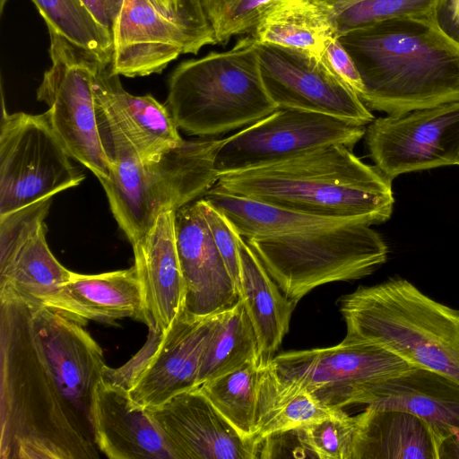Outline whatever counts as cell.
Segmentation results:
<instances>
[{
  "label": "cell",
  "instance_id": "1",
  "mask_svg": "<svg viewBox=\"0 0 459 459\" xmlns=\"http://www.w3.org/2000/svg\"><path fill=\"white\" fill-rule=\"evenodd\" d=\"M85 324L0 290V459H94L105 368Z\"/></svg>",
  "mask_w": 459,
  "mask_h": 459
},
{
  "label": "cell",
  "instance_id": "2",
  "mask_svg": "<svg viewBox=\"0 0 459 459\" xmlns=\"http://www.w3.org/2000/svg\"><path fill=\"white\" fill-rule=\"evenodd\" d=\"M369 109L403 115L459 100V42L437 14L388 20L339 35Z\"/></svg>",
  "mask_w": 459,
  "mask_h": 459
},
{
  "label": "cell",
  "instance_id": "3",
  "mask_svg": "<svg viewBox=\"0 0 459 459\" xmlns=\"http://www.w3.org/2000/svg\"><path fill=\"white\" fill-rule=\"evenodd\" d=\"M392 179L342 144L310 150L268 165L221 175L225 191L316 216L364 224L388 220Z\"/></svg>",
  "mask_w": 459,
  "mask_h": 459
},
{
  "label": "cell",
  "instance_id": "4",
  "mask_svg": "<svg viewBox=\"0 0 459 459\" xmlns=\"http://www.w3.org/2000/svg\"><path fill=\"white\" fill-rule=\"evenodd\" d=\"M94 94L99 133L111 167L100 182L115 220L133 245L162 211H177L217 184L215 160L225 138L183 139L158 161L144 164L108 105Z\"/></svg>",
  "mask_w": 459,
  "mask_h": 459
},
{
  "label": "cell",
  "instance_id": "5",
  "mask_svg": "<svg viewBox=\"0 0 459 459\" xmlns=\"http://www.w3.org/2000/svg\"><path fill=\"white\" fill-rule=\"evenodd\" d=\"M339 309L348 342L376 343L414 367L459 382V309L394 277L343 295Z\"/></svg>",
  "mask_w": 459,
  "mask_h": 459
},
{
  "label": "cell",
  "instance_id": "6",
  "mask_svg": "<svg viewBox=\"0 0 459 459\" xmlns=\"http://www.w3.org/2000/svg\"><path fill=\"white\" fill-rule=\"evenodd\" d=\"M167 107L179 129L198 137L246 127L276 110L262 81L255 39L180 63L168 81Z\"/></svg>",
  "mask_w": 459,
  "mask_h": 459
},
{
  "label": "cell",
  "instance_id": "7",
  "mask_svg": "<svg viewBox=\"0 0 459 459\" xmlns=\"http://www.w3.org/2000/svg\"><path fill=\"white\" fill-rule=\"evenodd\" d=\"M245 239L295 305L316 287L371 274L388 255L381 236L364 223Z\"/></svg>",
  "mask_w": 459,
  "mask_h": 459
},
{
  "label": "cell",
  "instance_id": "8",
  "mask_svg": "<svg viewBox=\"0 0 459 459\" xmlns=\"http://www.w3.org/2000/svg\"><path fill=\"white\" fill-rule=\"evenodd\" d=\"M45 113H7L0 125V216L80 185L85 178Z\"/></svg>",
  "mask_w": 459,
  "mask_h": 459
},
{
  "label": "cell",
  "instance_id": "9",
  "mask_svg": "<svg viewBox=\"0 0 459 459\" xmlns=\"http://www.w3.org/2000/svg\"><path fill=\"white\" fill-rule=\"evenodd\" d=\"M51 66L37 89V100L69 155L100 180L109 176L96 116L93 89L97 68L103 65L65 39L49 34Z\"/></svg>",
  "mask_w": 459,
  "mask_h": 459
},
{
  "label": "cell",
  "instance_id": "10",
  "mask_svg": "<svg viewBox=\"0 0 459 459\" xmlns=\"http://www.w3.org/2000/svg\"><path fill=\"white\" fill-rule=\"evenodd\" d=\"M269 364L281 378L304 386L324 405L338 409L368 404L377 383L414 367L376 343L345 340L327 348L284 351Z\"/></svg>",
  "mask_w": 459,
  "mask_h": 459
},
{
  "label": "cell",
  "instance_id": "11",
  "mask_svg": "<svg viewBox=\"0 0 459 459\" xmlns=\"http://www.w3.org/2000/svg\"><path fill=\"white\" fill-rule=\"evenodd\" d=\"M365 133V126L341 117L278 108L226 137L217 153L215 168L221 176L268 165L331 144L352 149Z\"/></svg>",
  "mask_w": 459,
  "mask_h": 459
},
{
  "label": "cell",
  "instance_id": "12",
  "mask_svg": "<svg viewBox=\"0 0 459 459\" xmlns=\"http://www.w3.org/2000/svg\"><path fill=\"white\" fill-rule=\"evenodd\" d=\"M366 143L375 166L400 174L459 164V100L374 119Z\"/></svg>",
  "mask_w": 459,
  "mask_h": 459
},
{
  "label": "cell",
  "instance_id": "13",
  "mask_svg": "<svg viewBox=\"0 0 459 459\" xmlns=\"http://www.w3.org/2000/svg\"><path fill=\"white\" fill-rule=\"evenodd\" d=\"M260 74L277 108L318 112L370 124L374 116L359 96L330 68L324 56L257 42Z\"/></svg>",
  "mask_w": 459,
  "mask_h": 459
},
{
  "label": "cell",
  "instance_id": "14",
  "mask_svg": "<svg viewBox=\"0 0 459 459\" xmlns=\"http://www.w3.org/2000/svg\"><path fill=\"white\" fill-rule=\"evenodd\" d=\"M51 204L52 197L0 216V290L39 301L71 279L47 243Z\"/></svg>",
  "mask_w": 459,
  "mask_h": 459
},
{
  "label": "cell",
  "instance_id": "15",
  "mask_svg": "<svg viewBox=\"0 0 459 459\" xmlns=\"http://www.w3.org/2000/svg\"><path fill=\"white\" fill-rule=\"evenodd\" d=\"M111 36L110 70L131 78L159 74L180 55H195L204 47L146 0H123Z\"/></svg>",
  "mask_w": 459,
  "mask_h": 459
},
{
  "label": "cell",
  "instance_id": "16",
  "mask_svg": "<svg viewBox=\"0 0 459 459\" xmlns=\"http://www.w3.org/2000/svg\"><path fill=\"white\" fill-rule=\"evenodd\" d=\"M146 411L176 459L257 458L199 387Z\"/></svg>",
  "mask_w": 459,
  "mask_h": 459
},
{
  "label": "cell",
  "instance_id": "17",
  "mask_svg": "<svg viewBox=\"0 0 459 459\" xmlns=\"http://www.w3.org/2000/svg\"><path fill=\"white\" fill-rule=\"evenodd\" d=\"M217 313L195 316L185 310L161 333L154 352L128 387L136 404L150 409L199 387L201 358Z\"/></svg>",
  "mask_w": 459,
  "mask_h": 459
},
{
  "label": "cell",
  "instance_id": "18",
  "mask_svg": "<svg viewBox=\"0 0 459 459\" xmlns=\"http://www.w3.org/2000/svg\"><path fill=\"white\" fill-rule=\"evenodd\" d=\"M178 258L186 282V311L207 316L238 300V291L196 201L176 211Z\"/></svg>",
  "mask_w": 459,
  "mask_h": 459
},
{
  "label": "cell",
  "instance_id": "19",
  "mask_svg": "<svg viewBox=\"0 0 459 459\" xmlns=\"http://www.w3.org/2000/svg\"><path fill=\"white\" fill-rule=\"evenodd\" d=\"M175 213L162 211L146 234L132 245L144 324L159 333L186 310V288L177 249Z\"/></svg>",
  "mask_w": 459,
  "mask_h": 459
},
{
  "label": "cell",
  "instance_id": "20",
  "mask_svg": "<svg viewBox=\"0 0 459 459\" xmlns=\"http://www.w3.org/2000/svg\"><path fill=\"white\" fill-rule=\"evenodd\" d=\"M92 422L97 446L108 458L176 459L146 409L104 378L95 389Z\"/></svg>",
  "mask_w": 459,
  "mask_h": 459
},
{
  "label": "cell",
  "instance_id": "21",
  "mask_svg": "<svg viewBox=\"0 0 459 459\" xmlns=\"http://www.w3.org/2000/svg\"><path fill=\"white\" fill-rule=\"evenodd\" d=\"M70 317L111 324L124 318L144 323L141 286L134 265L99 274L73 272L71 279L39 300Z\"/></svg>",
  "mask_w": 459,
  "mask_h": 459
},
{
  "label": "cell",
  "instance_id": "22",
  "mask_svg": "<svg viewBox=\"0 0 459 459\" xmlns=\"http://www.w3.org/2000/svg\"><path fill=\"white\" fill-rule=\"evenodd\" d=\"M367 405L416 415L429 424L438 444L459 430V382L435 370L413 367L377 383Z\"/></svg>",
  "mask_w": 459,
  "mask_h": 459
},
{
  "label": "cell",
  "instance_id": "23",
  "mask_svg": "<svg viewBox=\"0 0 459 459\" xmlns=\"http://www.w3.org/2000/svg\"><path fill=\"white\" fill-rule=\"evenodd\" d=\"M93 89L108 105L144 164L158 161L182 142L167 105L151 94L137 96L126 91L109 65L97 68Z\"/></svg>",
  "mask_w": 459,
  "mask_h": 459
},
{
  "label": "cell",
  "instance_id": "24",
  "mask_svg": "<svg viewBox=\"0 0 459 459\" xmlns=\"http://www.w3.org/2000/svg\"><path fill=\"white\" fill-rule=\"evenodd\" d=\"M351 459H437V439L416 415L367 405L355 416Z\"/></svg>",
  "mask_w": 459,
  "mask_h": 459
},
{
  "label": "cell",
  "instance_id": "25",
  "mask_svg": "<svg viewBox=\"0 0 459 459\" xmlns=\"http://www.w3.org/2000/svg\"><path fill=\"white\" fill-rule=\"evenodd\" d=\"M238 248L240 264L238 297L257 339L260 363L264 364L273 359L289 332L296 305L285 297L239 234Z\"/></svg>",
  "mask_w": 459,
  "mask_h": 459
},
{
  "label": "cell",
  "instance_id": "26",
  "mask_svg": "<svg viewBox=\"0 0 459 459\" xmlns=\"http://www.w3.org/2000/svg\"><path fill=\"white\" fill-rule=\"evenodd\" d=\"M252 36L258 43L306 51L322 57L339 37L336 17L316 0H277Z\"/></svg>",
  "mask_w": 459,
  "mask_h": 459
},
{
  "label": "cell",
  "instance_id": "27",
  "mask_svg": "<svg viewBox=\"0 0 459 459\" xmlns=\"http://www.w3.org/2000/svg\"><path fill=\"white\" fill-rule=\"evenodd\" d=\"M342 409L320 403L304 386L281 378L268 363H260L253 445L269 435L307 425Z\"/></svg>",
  "mask_w": 459,
  "mask_h": 459
},
{
  "label": "cell",
  "instance_id": "28",
  "mask_svg": "<svg viewBox=\"0 0 459 459\" xmlns=\"http://www.w3.org/2000/svg\"><path fill=\"white\" fill-rule=\"evenodd\" d=\"M204 198L220 210L244 238L362 223L352 219L302 213L230 194L217 185L212 186Z\"/></svg>",
  "mask_w": 459,
  "mask_h": 459
},
{
  "label": "cell",
  "instance_id": "29",
  "mask_svg": "<svg viewBox=\"0 0 459 459\" xmlns=\"http://www.w3.org/2000/svg\"><path fill=\"white\" fill-rule=\"evenodd\" d=\"M255 359H259L257 339L238 298L217 313L201 358L198 386Z\"/></svg>",
  "mask_w": 459,
  "mask_h": 459
},
{
  "label": "cell",
  "instance_id": "30",
  "mask_svg": "<svg viewBox=\"0 0 459 459\" xmlns=\"http://www.w3.org/2000/svg\"><path fill=\"white\" fill-rule=\"evenodd\" d=\"M8 0H0L3 13ZM49 34L65 39L103 65L112 57L111 32L95 19L82 0H31Z\"/></svg>",
  "mask_w": 459,
  "mask_h": 459
},
{
  "label": "cell",
  "instance_id": "31",
  "mask_svg": "<svg viewBox=\"0 0 459 459\" xmlns=\"http://www.w3.org/2000/svg\"><path fill=\"white\" fill-rule=\"evenodd\" d=\"M259 368L260 360L255 359L199 386L214 408L252 445L255 429Z\"/></svg>",
  "mask_w": 459,
  "mask_h": 459
},
{
  "label": "cell",
  "instance_id": "32",
  "mask_svg": "<svg viewBox=\"0 0 459 459\" xmlns=\"http://www.w3.org/2000/svg\"><path fill=\"white\" fill-rule=\"evenodd\" d=\"M439 0H364L336 16L339 35L377 22L437 14Z\"/></svg>",
  "mask_w": 459,
  "mask_h": 459
},
{
  "label": "cell",
  "instance_id": "33",
  "mask_svg": "<svg viewBox=\"0 0 459 459\" xmlns=\"http://www.w3.org/2000/svg\"><path fill=\"white\" fill-rule=\"evenodd\" d=\"M217 44L252 35L266 11L277 0H201Z\"/></svg>",
  "mask_w": 459,
  "mask_h": 459
},
{
  "label": "cell",
  "instance_id": "34",
  "mask_svg": "<svg viewBox=\"0 0 459 459\" xmlns=\"http://www.w3.org/2000/svg\"><path fill=\"white\" fill-rule=\"evenodd\" d=\"M355 416L342 410L302 426L304 440L318 459H351Z\"/></svg>",
  "mask_w": 459,
  "mask_h": 459
},
{
  "label": "cell",
  "instance_id": "35",
  "mask_svg": "<svg viewBox=\"0 0 459 459\" xmlns=\"http://www.w3.org/2000/svg\"><path fill=\"white\" fill-rule=\"evenodd\" d=\"M146 1L161 15L196 38L204 47L217 44L201 0Z\"/></svg>",
  "mask_w": 459,
  "mask_h": 459
},
{
  "label": "cell",
  "instance_id": "36",
  "mask_svg": "<svg viewBox=\"0 0 459 459\" xmlns=\"http://www.w3.org/2000/svg\"><path fill=\"white\" fill-rule=\"evenodd\" d=\"M196 203L208 224L214 243L238 291L240 264L238 248V233L229 219L204 198Z\"/></svg>",
  "mask_w": 459,
  "mask_h": 459
},
{
  "label": "cell",
  "instance_id": "37",
  "mask_svg": "<svg viewBox=\"0 0 459 459\" xmlns=\"http://www.w3.org/2000/svg\"><path fill=\"white\" fill-rule=\"evenodd\" d=\"M282 457L316 458L304 440L302 426L273 433L258 445L257 458Z\"/></svg>",
  "mask_w": 459,
  "mask_h": 459
},
{
  "label": "cell",
  "instance_id": "38",
  "mask_svg": "<svg viewBox=\"0 0 459 459\" xmlns=\"http://www.w3.org/2000/svg\"><path fill=\"white\" fill-rule=\"evenodd\" d=\"M323 56L333 72L359 98L365 90L361 76L352 57L338 37L328 43Z\"/></svg>",
  "mask_w": 459,
  "mask_h": 459
},
{
  "label": "cell",
  "instance_id": "39",
  "mask_svg": "<svg viewBox=\"0 0 459 459\" xmlns=\"http://www.w3.org/2000/svg\"><path fill=\"white\" fill-rule=\"evenodd\" d=\"M95 19L111 32L123 0H82Z\"/></svg>",
  "mask_w": 459,
  "mask_h": 459
},
{
  "label": "cell",
  "instance_id": "40",
  "mask_svg": "<svg viewBox=\"0 0 459 459\" xmlns=\"http://www.w3.org/2000/svg\"><path fill=\"white\" fill-rule=\"evenodd\" d=\"M437 17L442 29L459 42V0H439Z\"/></svg>",
  "mask_w": 459,
  "mask_h": 459
},
{
  "label": "cell",
  "instance_id": "41",
  "mask_svg": "<svg viewBox=\"0 0 459 459\" xmlns=\"http://www.w3.org/2000/svg\"><path fill=\"white\" fill-rule=\"evenodd\" d=\"M437 459H459V430L453 431L439 442Z\"/></svg>",
  "mask_w": 459,
  "mask_h": 459
},
{
  "label": "cell",
  "instance_id": "42",
  "mask_svg": "<svg viewBox=\"0 0 459 459\" xmlns=\"http://www.w3.org/2000/svg\"><path fill=\"white\" fill-rule=\"evenodd\" d=\"M335 17L353 4L364 0H316Z\"/></svg>",
  "mask_w": 459,
  "mask_h": 459
},
{
  "label": "cell",
  "instance_id": "43",
  "mask_svg": "<svg viewBox=\"0 0 459 459\" xmlns=\"http://www.w3.org/2000/svg\"><path fill=\"white\" fill-rule=\"evenodd\" d=\"M459 165V164H458Z\"/></svg>",
  "mask_w": 459,
  "mask_h": 459
}]
</instances>
